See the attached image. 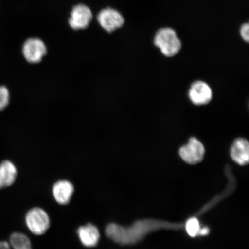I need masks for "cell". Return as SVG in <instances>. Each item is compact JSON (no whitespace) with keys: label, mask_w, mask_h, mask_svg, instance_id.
Returning a JSON list of instances; mask_svg holds the SVG:
<instances>
[{"label":"cell","mask_w":249,"mask_h":249,"mask_svg":"<svg viewBox=\"0 0 249 249\" xmlns=\"http://www.w3.org/2000/svg\"><path fill=\"white\" fill-rule=\"evenodd\" d=\"M22 51L24 57L27 62L31 64H37L45 57L47 48L42 40L30 38L24 43Z\"/></svg>","instance_id":"obj_6"},{"label":"cell","mask_w":249,"mask_h":249,"mask_svg":"<svg viewBox=\"0 0 249 249\" xmlns=\"http://www.w3.org/2000/svg\"><path fill=\"white\" fill-rule=\"evenodd\" d=\"M77 232L80 241L85 247L91 248L95 247L98 244L100 234L97 227L95 226L88 224L80 227Z\"/></svg>","instance_id":"obj_11"},{"label":"cell","mask_w":249,"mask_h":249,"mask_svg":"<svg viewBox=\"0 0 249 249\" xmlns=\"http://www.w3.org/2000/svg\"><path fill=\"white\" fill-rule=\"evenodd\" d=\"M179 153L185 162L195 164L200 163L203 160L205 148L200 140L192 138L189 139L188 144L180 148Z\"/></svg>","instance_id":"obj_4"},{"label":"cell","mask_w":249,"mask_h":249,"mask_svg":"<svg viewBox=\"0 0 249 249\" xmlns=\"http://www.w3.org/2000/svg\"><path fill=\"white\" fill-rule=\"evenodd\" d=\"M10 101V93L7 87L0 86V111L7 108Z\"/></svg>","instance_id":"obj_15"},{"label":"cell","mask_w":249,"mask_h":249,"mask_svg":"<svg viewBox=\"0 0 249 249\" xmlns=\"http://www.w3.org/2000/svg\"><path fill=\"white\" fill-rule=\"evenodd\" d=\"M185 229L187 233L191 237L198 235L200 230V223L196 217H191L185 223Z\"/></svg>","instance_id":"obj_14"},{"label":"cell","mask_w":249,"mask_h":249,"mask_svg":"<svg viewBox=\"0 0 249 249\" xmlns=\"http://www.w3.org/2000/svg\"><path fill=\"white\" fill-rule=\"evenodd\" d=\"M239 35L244 42L248 43L249 41V21L243 23L239 27Z\"/></svg>","instance_id":"obj_16"},{"label":"cell","mask_w":249,"mask_h":249,"mask_svg":"<svg viewBox=\"0 0 249 249\" xmlns=\"http://www.w3.org/2000/svg\"><path fill=\"white\" fill-rule=\"evenodd\" d=\"M26 222L31 232L36 235L43 234L50 226L48 214L40 208H34L28 212Z\"/></svg>","instance_id":"obj_3"},{"label":"cell","mask_w":249,"mask_h":249,"mask_svg":"<svg viewBox=\"0 0 249 249\" xmlns=\"http://www.w3.org/2000/svg\"><path fill=\"white\" fill-rule=\"evenodd\" d=\"M17 176V170L11 161L5 160L0 164V188L13 184Z\"/></svg>","instance_id":"obj_12"},{"label":"cell","mask_w":249,"mask_h":249,"mask_svg":"<svg viewBox=\"0 0 249 249\" xmlns=\"http://www.w3.org/2000/svg\"><path fill=\"white\" fill-rule=\"evenodd\" d=\"M92 18L90 9L83 4L74 7L71 14L69 22L74 30L85 29L89 26Z\"/></svg>","instance_id":"obj_8"},{"label":"cell","mask_w":249,"mask_h":249,"mask_svg":"<svg viewBox=\"0 0 249 249\" xmlns=\"http://www.w3.org/2000/svg\"><path fill=\"white\" fill-rule=\"evenodd\" d=\"M74 192L73 186L68 180H60L53 188V194L58 204L65 205L70 201Z\"/></svg>","instance_id":"obj_10"},{"label":"cell","mask_w":249,"mask_h":249,"mask_svg":"<svg viewBox=\"0 0 249 249\" xmlns=\"http://www.w3.org/2000/svg\"><path fill=\"white\" fill-rule=\"evenodd\" d=\"M153 41L154 45L167 57L176 55L182 47L176 30L171 27H163L158 29Z\"/></svg>","instance_id":"obj_2"},{"label":"cell","mask_w":249,"mask_h":249,"mask_svg":"<svg viewBox=\"0 0 249 249\" xmlns=\"http://www.w3.org/2000/svg\"><path fill=\"white\" fill-rule=\"evenodd\" d=\"M172 226L170 223L154 220H140L129 227L111 223L106 229V234L115 242L123 245L135 244L142 240L146 235L158 229Z\"/></svg>","instance_id":"obj_1"},{"label":"cell","mask_w":249,"mask_h":249,"mask_svg":"<svg viewBox=\"0 0 249 249\" xmlns=\"http://www.w3.org/2000/svg\"><path fill=\"white\" fill-rule=\"evenodd\" d=\"M0 249H32L29 239L23 233L15 232L12 234L9 243L0 242Z\"/></svg>","instance_id":"obj_13"},{"label":"cell","mask_w":249,"mask_h":249,"mask_svg":"<svg viewBox=\"0 0 249 249\" xmlns=\"http://www.w3.org/2000/svg\"><path fill=\"white\" fill-rule=\"evenodd\" d=\"M210 233V229L208 227H205L204 228L200 229V232H199L198 235L205 236L208 235Z\"/></svg>","instance_id":"obj_17"},{"label":"cell","mask_w":249,"mask_h":249,"mask_svg":"<svg viewBox=\"0 0 249 249\" xmlns=\"http://www.w3.org/2000/svg\"><path fill=\"white\" fill-rule=\"evenodd\" d=\"M190 100L195 105L208 104L213 98V91L209 85L202 81L192 84L189 91Z\"/></svg>","instance_id":"obj_7"},{"label":"cell","mask_w":249,"mask_h":249,"mask_svg":"<svg viewBox=\"0 0 249 249\" xmlns=\"http://www.w3.org/2000/svg\"><path fill=\"white\" fill-rule=\"evenodd\" d=\"M97 18L103 29L108 33L120 29L125 21L120 12L110 8L103 9L99 12Z\"/></svg>","instance_id":"obj_5"},{"label":"cell","mask_w":249,"mask_h":249,"mask_svg":"<svg viewBox=\"0 0 249 249\" xmlns=\"http://www.w3.org/2000/svg\"><path fill=\"white\" fill-rule=\"evenodd\" d=\"M230 155L235 163L245 166L249 161V144L247 139H236L230 149Z\"/></svg>","instance_id":"obj_9"}]
</instances>
